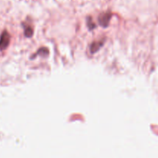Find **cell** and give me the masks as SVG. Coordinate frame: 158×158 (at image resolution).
Masks as SVG:
<instances>
[{"instance_id": "5", "label": "cell", "mask_w": 158, "mask_h": 158, "mask_svg": "<svg viewBox=\"0 0 158 158\" xmlns=\"http://www.w3.org/2000/svg\"><path fill=\"white\" fill-rule=\"evenodd\" d=\"M87 23H88V26H89V28L90 29H93L94 27H95V24H93V22H92V19L90 20V18H88L87 19Z\"/></svg>"}, {"instance_id": "3", "label": "cell", "mask_w": 158, "mask_h": 158, "mask_svg": "<svg viewBox=\"0 0 158 158\" xmlns=\"http://www.w3.org/2000/svg\"><path fill=\"white\" fill-rule=\"evenodd\" d=\"M103 40H100V41H95L91 44L90 46V51L94 54V53L97 52L98 50H100V48L103 46Z\"/></svg>"}, {"instance_id": "2", "label": "cell", "mask_w": 158, "mask_h": 158, "mask_svg": "<svg viewBox=\"0 0 158 158\" xmlns=\"http://www.w3.org/2000/svg\"><path fill=\"white\" fill-rule=\"evenodd\" d=\"M111 13L110 12H104V13H102L101 15L99 16V23H100V26H103V27H106L108 26L110 23V20L111 18Z\"/></svg>"}, {"instance_id": "4", "label": "cell", "mask_w": 158, "mask_h": 158, "mask_svg": "<svg viewBox=\"0 0 158 158\" xmlns=\"http://www.w3.org/2000/svg\"><path fill=\"white\" fill-rule=\"evenodd\" d=\"M33 34V30L30 26H25V35L27 37H31Z\"/></svg>"}, {"instance_id": "1", "label": "cell", "mask_w": 158, "mask_h": 158, "mask_svg": "<svg viewBox=\"0 0 158 158\" xmlns=\"http://www.w3.org/2000/svg\"><path fill=\"white\" fill-rule=\"evenodd\" d=\"M10 42V35L7 31H4L0 37V50H4L9 46Z\"/></svg>"}]
</instances>
